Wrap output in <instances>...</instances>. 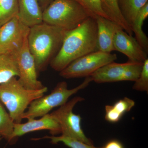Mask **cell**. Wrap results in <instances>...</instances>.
I'll list each match as a JSON object with an SVG mask.
<instances>
[{
  "label": "cell",
  "mask_w": 148,
  "mask_h": 148,
  "mask_svg": "<svg viewBox=\"0 0 148 148\" xmlns=\"http://www.w3.org/2000/svg\"><path fill=\"white\" fill-rule=\"evenodd\" d=\"M97 51L96 19L89 17L77 28L67 31L60 50L49 65L60 72L76 59Z\"/></svg>",
  "instance_id": "obj_1"
},
{
  "label": "cell",
  "mask_w": 148,
  "mask_h": 148,
  "mask_svg": "<svg viewBox=\"0 0 148 148\" xmlns=\"http://www.w3.org/2000/svg\"><path fill=\"white\" fill-rule=\"evenodd\" d=\"M67 32L43 21L29 28L28 46L38 73L45 71L58 53Z\"/></svg>",
  "instance_id": "obj_2"
},
{
  "label": "cell",
  "mask_w": 148,
  "mask_h": 148,
  "mask_svg": "<svg viewBox=\"0 0 148 148\" xmlns=\"http://www.w3.org/2000/svg\"><path fill=\"white\" fill-rule=\"evenodd\" d=\"M47 91L46 86L39 90L26 89L16 77H13L0 84V101L8 110L14 123H21L22 116L30 104Z\"/></svg>",
  "instance_id": "obj_3"
},
{
  "label": "cell",
  "mask_w": 148,
  "mask_h": 148,
  "mask_svg": "<svg viewBox=\"0 0 148 148\" xmlns=\"http://www.w3.org/2000/svg\"><path fill=\"white\" fill-rule=\"evenodd\" d=\"M91 17L74 0H54L42 12V21L67 31L78 27Z\"/></svg>",
  "instance_id": "obj_4"
},
{
  "label": "cell",
  "mask_w": 148,
  "mask_h": 148,
  "mask_svg": "<svg viewBox=\"0 0 148 148\" xmlns=\"http://www.w3.org/2000/svg\"><path fill=\"white\" fill-rule=\"evenodd\" d=\"M92 81L91 77H86L81 84L71 89L68 88L66 82L58 83L49 94L43 95L32 102L23 114L22 119L36 118L49 114L54 108L67 103L72 95L84 89Z\"/></svg>",
  "instance_id": "obj_5"
},
{
  "label": "cell",
  "mask_w": 148,
  "mask_h": 148,
  "mask_svg": "<svg viewBox=\"0 0 148 148\" xmlns=\"http://www.w3.org/2000/svg\"><path fill=\"white\" fill-rule=\"evenodd\" d=\"M117 58L115 53L97 51L76 59L60 72L64 78H76L89 77L96 71Z\"/></svg>",
  "instance_id": "obj_6"
},
{
  "label": "cell",
  "mask_w": 148,
  "mask_h": 148,
  "mask_svg": "<svg viewBox=\"0 0 148 148\" xmlns=\"http://www.w3.org/2000/svg\"><path fill=\"white\" fill-rule=\"evenodd\" d=\"M84 100L79 96L74 97L50 114L59 124L61 135L74 138L88 145H93L92 141L86 137L83 130L81 117L73 112V109L77 103Z\"/></svg>",
  "instance_id": "obj_7"
},
{
  "label": "cell",
  "mask_w": 148,
  "mask_h": 148,
  "mask_svg": "<svg viewBox=\"0 0 148 148\" xmlns=\"http://www.w3.org/2000/svg\"><path fill=\"white\" fill-rule=\"evenodd\" d=\"M143 63L130 61L125 63L112 62L100 68L90 77L92 81L97 83L121 81L135 82L140 76Z\"/></svg>",
  "instance_id": "obj_8"
},
{
  "label": "cell",
  "mask_w": 148,
  "mask_h": 148,
  "mask_svg": "<svg viewBox=\"0 0 148 148\" xmlns=\"http://www.w3.org/2000/svg\"><path fill=\"white\" fill-rule=\"evenodd\" d=\"M29 27L16 16L0 27V54L16 56L28 36Z\"/></svg>",
  "instance_id": "obj_9"
},
{
  "label": "cell",
  "mask_w": 148,
  "mask_h": 148,
  "mask_svg": "<svg viewBox=\"0 0 148 148\" xmlns=\"http://www.w3.org/2000/svg\"><path fill=\"white\" fill-rule=\"evenodd\" d=\"M16 59L19 73L18 80L20 83L29 90H37L43 88L45 86L38 80L34 58L28 46V36L25 38Z\"/></svg>",
  "instance_id": "obj_10"
},
{
  "label": "cell",
  "mask_w": 148,
  "mask_h": 148,
  "mask_svg": "<svg viewBox=\"0 0 148 148\" xmlns=\"http://www.w3.org/2000/svg\"><path fill=\"white\" fill-rule=\"evenodd\" d=\"M114 50L126 56L128 61L143 63L148 59V53L143 49L135 38L120 29L115 34L113 40Z\"/></svg>",
  "instance_id": "obj_11"
},
{
  "label": "cell",
  "mask_w": 148,
  "mask_h": 148,
  "mask_svg": "<svg viewBox=\"0 0 148 148\" xmlns=\"http://www.w3.org/2000/svg\"><path fill=\"white\" fill-rule=\"evenodd\" d=\"M41 117L38 119H28V121L25 123H14L12 135L14 141L18 137L38 130H48L52 136L61 134L60 125L51 114H47Z\"/></svg>",
  "instance_id": "obj_12"
},
{
  "label": "cell",
  "mask_w": 148,
  "mask_h": 148,
  "mask_svg": "<svg viewBox=\"0 0 148 148\" xmlns=\"http://www.w3.org/2000/svg\"><path fill=\"white\" fill-rule=\"evenodd\" d=\"M98 51L111 53L114 51L113 40L118 30L123 29L118 24L101 16H96Z\"/></svg>",
  "instance_id": "obj_13"
},
{
  "label": "cell",
  "mask_w": 148,
  "mask_h": 148,
  "mask_svg": "<svg viewBox=\"0 0 148 148\" xmlns=\"http://www.w3.org/2000/svg\"><path fill=\"white\" fill-rule=\"evenodd\" d=\"M18 17L30 28L42 22V11L38 0H18Z\"/></svg>",
  "instance_id": "obj_14"
},
{
  "label": "cell",
  "mask_w": 148,
  "mask_h": 148,
  "mask_svg": "<svg viewBox=\"0 0 148 148\" xmlns=\"http://www.w3.org/2000/svg\"><path fill=\"white\" fill-rule=\"evenodd\" d=\"M135 105V101L127 97L116 101L113 105H107L105 108V119L112 123L118 122Z\"/></svg>",
  "instance_id": "obj_15"
},
{
  "label": "cell",
  "mask_w": 148,
  "mask_h": 148,
  "mask_svg": "<svg viewBox=\"0 0 148 148\" xmlns=\"http://www.w3.org/2000/svg\"><path fill=\"white\" fill-rule=\"evenodd\" d=\"M101 3L103 11L109 19L118 24L128 34L132 36L133 33L131 27L120 10L118 0H101Z\"/></svg>",
  "instance_id": "obj_16"
},
{
  "label": "cell",
  "mask_w": 148,
  "mask_h": 148,
  "mask_svg": "<svg viewBox=\"0 0 148 148\" xmlns=\"http://www.w3.org/2000/svg\"><path fill=\"white\" fill-rule=\"evenodd\" d=\"M148 16V3L140 9L131 25V29L135 36V39L140 45L148 53V38L143 32L144 21Z\"/></svg>",
  "instance_id": "obj_17"
},
{
  "label": "cell",
  "mask_w": 148,
  "mask_h": 148,
  "mask_svg": "<svg viewBox=\"0 0 148 148\" xmlns=\"http://www.w3.org/2000/svg\"><path fill=\"white\" fill-rule=\"evenodd\" d=\"M147 3L148 0H118L122 15L130 27L139 11Z\"/></svg>",
  "instance_id": "obj_18"
},
{
  "label": "cell",
  "mask_w": 148,
  "mask_h": 148,
  "mask_svg": "<svg viewBox=\"0 0 148 148\" xmlns=\"http://www.w3.org/2000/svg\"><path fill=\"white\" fill-rule=\"evenodd\" d=\"M18 75L16 58L12 56L0 54V84Z\"/></svg>",
  "instance_id": "obj_19"
},
{
  "label": "cell",
  "mask_w": 148,
  "mask_h": 148,
  "mask_svg": "<svg viewBox=\"0 0 148 148\" xmlns=\"http://www.w3.org/2000/svg\"><path fill=\"white\" fill-rule=\"evenodd\" d=\"M0 101V136L8 143H14L12 135L14 123Z\"/></svg>",
  "instance_id": "obj_20"
},
{
  "label": "cell",
  "mask_w": 148,
  "mask_h": 148,
  "mask_svg": "<svg viewBox=\"0 0 148 148\" xmlns=\"http://www.w3.org/2000/svg\"><path fill=\"white\" fill-rule=\"evenodd\" d=\"M18 0H0V27L18 16Z\"/></svg>",
  "instance_id": "obj_21"
},
{
  "label": "cell",
  "mask_w": 148,
  "mask_h": 148,
  "mask_svg": "<svg viewBox=\"0 0 148 148\" xmlns=\"http://www.w3.org/2000/svg\"><path fill=\"white\" fill-rule=\"evenodd\" d=\"M42 139H47L51 140V143L56 144L62 143L67 147L71 148H101L96 147L93 145H88L79 140L64 135L61 136H45L42 138L34 139L33 140H38Z\"/></svg>",
  "instance_id": "obj_22"
},
{
  "label": "cell",
  "mask_w": 148,
  "mask_h": 148,
  "mask_svg": "<svg viewBox=\"0 0 148 148\" xmlns=\"http://www.w3.org/2000/svg\"><path fill=\"white\" fill-rule=\"evenodd\" d=\"M78 3L91 17L101 16L109 19L102 9L101 0H74Z\"/></svg>",
  "instance_id": "obj_23"
},
{
  "label": "cell",
  "mask_w": 148,
  "mask_h": 148,
  "mask_svg": "<svg viewBox=\"0 0 148 148\" xmlns=\"http://www.w3.org/2000/svg\"><path fill=\"white\" fill-rule=\"evenodd\" d=\"M133 89L138 91L148 92V58L143 63L140 76L135 82Z\"/></svg>",
  "instance_id": "obj_24"
},
{
  "label": "cell",
  "mask_w": 148,
  "mask_h": 148,
  "mask_svg": "<svg viewBox=\"0 0 148 148\" xmlns=\"http://www.w3.org/2000/svg\"><path fill=\"white\" fill-rule=\"evenodd\" d=\"M101 148H125L122 143L119 140L113 139L108 141Z\"/></svg>",
  "instance_id": "obj_25"
},
{
  "label": "cell",
  "mask_w": 148,
  "mask_h": 148,
  "mask_svg": "<svg viewBox=\"0 0 148 148\" xmlns=\"http://www.w3.org/2000/svg\"><path fill=\"white\" fill-rule=\"evenodd\" d=\"M54 0H38L40 7L42 11L46 8Z\"/></svg>",
  "instance_id": "obj_26"
},
{
  "label": "cell",
  "mask_w": 148,
  "mask_h": 148,
  "mask_svg": "<svg viewBox=\"0 0 148 148\" xmlns=\"http://www.w3.org/2000/svg\"><path fill=\"white\" fill-rule=\"evenodd\" d=\"M2 138V137L0 136V141H1V140Z\"/></svg>",
  "instance_id": "obj_27"
}]
</instances>
